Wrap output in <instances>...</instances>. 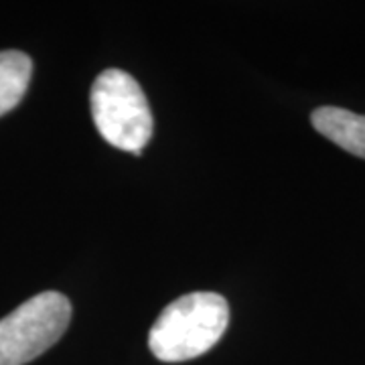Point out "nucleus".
Here are the masks:
<instances>
[{
    "label": "nucleus",
    "mask_w": 365,
    "mask_h": 365,
    "mask_svg": "<svg viewBox=\"0 0 365 365\" xmlns=\"http://www.w3.org/2000/svg\"><path fill=\"white\" fill-rule=\"evenodd\" d=\"M71 321L66 294L47 290L0 319V365H26L51 349Z\"/></svg>",
    "instance_id": "nucleus-3"
},
{
    "label": "nucleus",
    "mask_w": 365,
    "mask_h": 365,
    "mask_svg": "<svg viewBox=\"0 0 365 365\" xmlns=\"http://www.w3.org/2000/svg\"><path fill=\"white\" fill-rule=\"evenodd\" d=\"M313 128L353 157L365 158V116L337 106H321L311 114Z\"/></svg>",
    "instance_id": "nucleus-4"
},
{
    "label": "nucleus",
    "mask_w": 365,
    "mask_h": 365,
    "mask_svg": "<svg viewBox=\"0 0 365 365\" xmlns=\"http://www.w3.org/2000/svg\"><path fill=\"white\" fill-rule=\"evenodd\" d=\"M33 61L23 51H0V116L9 114L25 98Z\"/></svg>",
    "instance_id": "nucleus-5"
},
{
    "label": "nucleus",
    "mask_w": 365,
    "mask_h": 365,
    "mask_svg": "<svg viewBox=\"0 0 365 365\" xmlns=\"http://www.w3.org/2000/svg\"><path fill=\"white\" fill-rule=\"evenodd\" d=\"M91 116L106 143L140 155L153 136V114L143 88L122 69L102 71L90 93Z\"/></svg>",
    "instance_id": "nucleus-2"
},
{
    "label": "nucleus",
    "mask_w": 365,
    "mask_h": 365,
    "mask_svg": "<svg viewBox=\"0 0 365 365\" xmlns=\"http://www.w3.org/2000/svg\"><path fill=\"white\" fill-rule=\"evenodd\" d=\"M230 323L227 300L217 292H191L173 300L148 333V347L165 364L189 361L207 353Z\"/></svg>",
    "instance_id": "nucleus-1"
}]
</instances>
